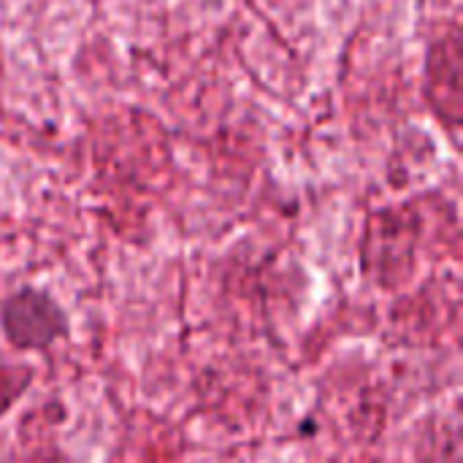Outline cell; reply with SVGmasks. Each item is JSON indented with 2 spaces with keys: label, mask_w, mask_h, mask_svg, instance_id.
<instances>
[{
  "label": "cell",
  "mask_w": 463,
  "mask_h": 463,
  "mask_svg": "<svg viewBox=\"0 0 463 463\" xmlns=\"http://www.w3.org/2000/svg\"><path fill=\"white\" fill-rule=\"evenodd\" d=\"M68 315L57 298L38 288H19L0 304V331L16 350H49L68 336Z\"/></svg>",
  "instance_id": "obj_1"
}]
</instances>
